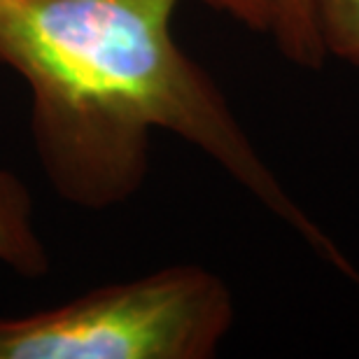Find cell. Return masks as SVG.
Segmentation results:
<instances>
[{
	"instance_id": "6da1fadb",
	"label": "cell",
	"mask_w": 359,
	"mask_h": 359,
	"mask_svg": "<svg viewBox=\"0 0 359 359\" xmlns=\"http://www.w3.org/2000/svg\"><path fill=\"white\" fill-rule=\"evenodd\" d=\"M180 0H0V66L31 93L33 147L70 205L126 203L168 131L226 170L343 271L336 245L273 175L212 77L177 45Z\"/></svg>"
},
{
	"instance_id": "7a4b0ae2",
	"label": "cell",
	"mask_w": 359,
	"mask_h": 359,
	"mask_svg": "<svg viewBox=\"0 0 359 359\" xmlns=\"http://www.w3.org/2000/svg\"><path fill=\"white\" fill-rule=\"evenodd\" d=\"M231 325L224 280L182 264L0 318V359H208Z\"/></svg>"
},
{
	"instance_id": "3957f363",
	"label": "cell",
	"mask_w": 359,
	"mask_h": 359,
	"mask_svg": "<svg viewBox=\"0 0 359 359\" xmlns=\"http://www.w3.org/2000/svg\"><path fill=\"white\" fill-rule=\"evenodd\" d=\"M250 31L266 35L287 61L318 70L329 59L320 31V0H201Z\"/></svg>"
},
{
	"instance_id": "277c9868",
	"label": "cell",
	"mask_w": 359,
	"mask_h": 359,
	"mask_svg": "<svg viewBox=\"0 0 359 359\" xmlns=\"http://www.w3.org/2000/svg\"><path fill=\"white\" fill-rule=\"evenodd\" d=\"M0 262L24 278H40L49 269L47 250L33 231L31 196L7 170H0Z\"/></svg>"
},
{
	"instance_id": "5b68a950",
	"label": "cell",
	"mask_w": 359,
	"mask_h": 359,
	"mask_svg": "<svg viewBox=\"0 0 359 359\" xmlns=\"http://www.w3.org/2000/svg\"><path fill=\"white\" fill-rule=\"evenodd\" d=\"M320 31L327 56L359 66V0H320Z\"/></svg>"
}]
</instances>
